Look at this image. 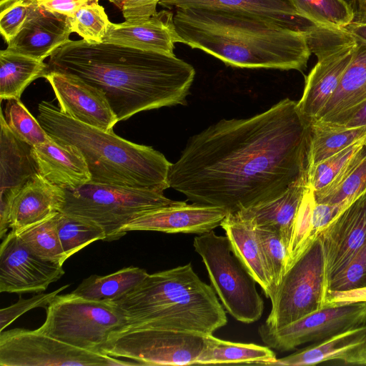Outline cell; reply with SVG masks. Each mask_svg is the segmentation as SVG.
<instances>
[{"mask_svg":"<svg viewBox=\"0 0 366 366\" xmlns=\"http://www.w3.org/2000/svg\"><path fill=\"white\" fill-rule=\"evenodd\" d=\"M310 139V124L286 98L191 137L168 184L193 203L237 212L277 197L307 172Z\"/></svg>","mask_w":366,"mask_h":366,"instance_id":"1","label":"cell"},{"mask_svg":"<svg viewBox=\"0 0 366 366\" xmlns=\"http://www.w3.org/2000/svg\"><path fill=\"white\" fill-rule=\"evenodd\" d=\"M47 64L49 71L76 75L101 89L119 122L141 112L185 104L195 76L194 67L175 54L84 39L70 40Z\"/></svg>","mask_w":366,"mask_h":366,"instance_id":"2","label":"cell"},{"mask_svg":"<svg viewBox=\"0 0 366 366\" xmlns=\"http://www.w3.org/2000/svg\"><path fill=\"white\" fill-rule=\"evenodd\" d=\"M174 22L179 43L231 66L302 71L312 54L308 31L250 12L178 8Z\"/></svg>","mask_w":366,"mask_h":366,"instance_id":"3","label":"cell"},{"mask_svg":"<svg viewBox=\"0 0 366 366\" xmlns=\"http://www.w3.org/2000/svg\"><path fill=\"white\" fill-rule=\"evenodd\" d=\"M38 112L37 120L49 136L79 149L92 182L159 192L169 187L172 163L152 147L76 121L51 102L39 103Z\"/></svg>","mask_w":366,"mask_h":366,"instance_id":"4","label":"cell"},{"mask_svg":"<svg viewBox=\"0 0 366 366\" xmlns=\"http://www.w3.org/2000/svg\"><path fill=\"white\" fill-rule=\"evenodd\" d=\"M112 302L125 317L126 325L204 336L227 323L214 289L199 277L191 263L149 274Z\"/></svg>","mask_w":366,"mask_h":366,"instance_id":"5","label":"cell"},{"mask_svg":"<svg viewBox=\"0 0 366 366\" xmlns=\"http://www.w3.org/2000/svg\"><path fill=\"white\" fill-rule=\"evenodd\" d=\"M61 212L89 219L106 233L105 241L120 239L122 228L139 213L179 201L163 192L89 182L76 189H64Z\"/></svg>","mask_w":366,"mask_h":366,"instance_id":"6","label":"cell"},{"mask_svg":"<svg viewBox=\"0 0 366 366\" xmlns=\"http://www.w3.org/2000/svg\"><path fill=\"white\" fill-rule=\"evenodd\" d=\"M193 246L227 312L243 323L257 321L264 311V301L256 281L232 252L228 237L212 230L196 236Z\"/></svg>","mask_w":366,"mask_h":366,"instance_id":"7","label":"cell"},{"mask_svg":"<svg viewBox=\"0 0 366 366\" xmlns=\"http://www.w3.org/2000/svg\"><path fill=\"white\" fill-rule=\"evenodd\" d=\"M125 325V317L112 302L90 300L71 292L50 302L38 330L77 347L100 352L109 335Z\"/></svg>","mask_w":366,"mask_h":366,"instance_id":"8","label":"cell"},{"mask_svg":"<svg viewBox=\"0 0 366 366\" xmlns=\"http://www.w3.org/2000/svg\"><path fill=\"white\" fill-rule=\"evenodd\" d=\"M327 292L326 261L319 236L285 273L263 324L280 328L320 310L326 305Z\"/></svg>","mask_w":366,"mask_h":366,"instance_id":"9","label":"cell"},{"mask_svg":"<svg viewBox=\"0 0 366 366\" xmlns=\"http://www.w3.org/2000/svg\"><path fill=\"white\" fill-rule=\"evenodd\" d=\"M204 344V335L132 325L112 332L100 352L124 358L139 365H194Z\"/></svg>","mask_w":366,"mask_h":366,"instance_id":"10","label":"cell"},{"mask_svg":"<svg viewBox=\"0 0 366 366\" xmlns=\"http://www.w3.org/2000/svg\"><path fill=\"white\" fill-rule=\"evenodd\" d=\"M307 34L311 52L317 61L305 77L302 96L297 107L311 124L335 92L357 41L345 29L315 26Z\"/></svg>","mask_w":366,"mask_h":366,"instance_id":"11","label":"cell"},{"mask_svg":"<svg viewBox=\"0 0 366 366\" xmlns=\"http://www.w3.org/2000/svg\"><path fill=\"white\" fill-rule=\"evenodd\" d=\"M1 366H127L135 362L67 344L39 330L0 332Z\"/></svg>","mask_w":366,"mask_h":366,"instance_id":"12","label":"cell"},{"mask_svg":"<svg viewBox=\"0 0 366 366\" xmlns=\"http://www.w3.org/2000/svg\"><path fill=\"white\" fill-rule=\"evenodd\" d=\"M363 325H366V302H360L325 305L280 328H270L262 323L258 333L267 347L287 352Z\"/></svg>","mask_w":366,"mask_h":366,"instance_id":"13","label":"cell"},{"mask_svg":"<svg viewBox=\"0 0 366 366\" xmlns=\"http://www.w3.org/2000/svg\"><path fill=\"white\" fill-rule=\"evenodd\" d=\"M64 274L63 266L33 253L11 229L0 247V292L38 293Z\"/></svg>","mask_w":366,"mask_h":366,"instance_id":"14","label":"cell"},{"mask_svg":"<svg viewBox=\"0 0 366 366\" xmlns=\"http://www.w3.org/2000/svg\"><path fill=\"white\" fill-rule=\"evenodd\" d=\"M44 78L64 114L103 131H113L119 121L101 89L71 74L50 71Z\"/></svg>","mask_w":366,"mask_h":366,"instance_id":"15","label":"cell"},{"mask_svg":"<svg viewBox=\"0 0 366 366\" xmlns=\"http://www.w3.org/2000/svg\"><path fill=\"white\" fill-rule=\"evenodd\" d=\"M227 213L222 207L179 201L139 213L122 228V232L157 231L200 234L221 226Z\"/></svg>","mask_w":366,"mask_h":366,"instance_id":"16","label":"cell"},{"mask_svg":"<svg viewBox=\"0 0 366 366\" xmlns=\"http://www.w3.org/2000/svg\"><path fill=\"white\" fill-rule=\"evenodd\" d=\"M320 237L329 283L366 241V189L321 232Z\"/></svg>","mask_w":366,"mask_h":366,"instance_id":"17","label":"cell"},{"mask_svg":"<svg viewBox=\"0 0 366 366\" xmlns=\"http://www.w3.org/2000/svg\"><path fill=\"white\" fill-rule=\"evenodd\" d=\"M71 32L70 17L50 11L36 1L6 49L44 61L70 41Z\"/></svg>","mask_w":366,"mask_h":366,"instance_id":"18","label":"cell"},{"mask_svg":"<svg viewBox=\"0 0 366 366\" xmlns=\"http://www.w3.org/2000/svg\"><path fill=\"white\" fill-rule=\"evenodd\" d=\"M0 237L9 228L10 204L21 187L36 174L37 169L31 154V147L19 139L0 114Z\"/></svg>","mask_w":366,"mask_h":366,"instance_id":"19","label":"cell"},{"mask_svg":"<svg viewBox=\"0 0 366 366\" xmlns=\"http://www.w3.org/2000/svg\"><path fill=\"white\" fill-rule=\"evenodd\" d=\"M31 154L37 172L56 186L76 189L91 182L86 162L74 145L49 136L44 143L31 147Z\"/></svg>","mask_w":366,"mask_h":366,"instance_id":"20","label":"cell"},{"mask_svg":"<svg viewBox=\"0 0 366 366\" xmlns=\"http://www.w3.org/2000/svg\"><path fill=\"white\" fill-rule=\"evenodd\" d=\"M178 41L174 12L167 10L157 11L147 20L140 22H111L103 39L105 43L169 55H174V44Z\"/></svg>","mask_w":366,"mask_h":366,"instance_id":"21","label":"cell"},{"mask_svg":"<svg viewBox=\"0 0 366 366\" xmlns=\"http://www.w3.org/2000/svg\"><path fill=\"white\" fill-rule=\"evenodd\" d=\"M65 201L64 189L38 172L13 198L8 213L9 227L19 231L61 212Z\"/></svg>","mask_w":366,"mask_h":366,"instance_id":"22","label":"cell"},{"mask_svg":"<svg viewBox=\"0 0 366 366\" xmlns=\"http://www.w3.org/2000/svg\"><path fill=\"white\" fill-rule=\"evenodd\" d=\"M307 186L306 172L277 197L236 213L254 227H267L277 231L287 254L297 211Z\"/></svg>","mask_w":366,"mask_h":366,"instance_id":"23","label":"cell"},{"mask_svg":"<svg viewBox=\"0 0 366 366\" xmlns=\"http://www.w3.org/2000/svg\"><path fill=\"white\" fill-rule=\"evenodd\" d=\"M232 252L270 300L275 289L254 226L237 213L228 212L221 224Z\"/></svg>","mask_w":366,"mask_h":366,"instance_id":"24","label":"cell"},{"mask_svg":"<svg viewBox=\"0 0 366 366\" xmlns=\"http://www.w3.org/2000/svg\"><path fill=\"white\" fill-rule=\"evenodd\" d=\"M159 5L169 9L200 7L240 10L305 31H310L317 26L299 12L292 0H160Z\"/></svg>","mask_w":366,"mask_h":366,"instance_id":"25","label":"cell"},{"mask_svg":"<svg viewBox=\"0 0 366 366\" xmlns=\"http://www.w3.org/2000/svg\"><path fill=\"white\" fill-rule=\"evenodd\" d=\"M365 342L366 325H363L316 342L291 355L276 359L268 365L306 366L337 360L345 364Z\"/></svg>","mask_w":366,"mask_h":366,"instance_id":"26","label":"cell"},{"mask_svg":"<svg viewBox=\"0 0 366 366\" xmlns=\"http://www.w3.org/2000/svg\"><path fill=\"white\" fill-rule=\"evenodd\" d=\"M357 41L339 85L314 122L325 121L366 100V43Z\"/></svg>","mask_w":366,"mask_h":366,"instance_id":"27","label":"cell"},{"mask_svg":"<svg viewBox=\"0 0 366 366\" xmlns=\"http://www.w3.org/2000/svg\"><path fill=\"white\" fill-rule=\"evenodd\" d=\"M276 359L275 352L267 346L223 340L209 334L204 336L203 347L194 365L241 363L268 365Z\"/></svg>","mask_w":366,"mask_h":366,"instance_id":"28","label":"cell"},{"mask_svg":"<svg viewBox=\"0 0 366 366\" xmlns=\"http://www.w3.org/2000/svg\"><path fill=\"white\" fill-rule=\"evenodd\" d=\"M48 64L6 49L0 51V99H20L35 79L44 77Z\"/></svg>","mask_w":366,"mask_h":366,"instance_id":"29","label":"cell"},{"mask_svg":"<svg viewBox=\"0 0 366 366\" xmlns=\"http://www.w3.org/2000/svg\"><path fill=\"white\" fill-rule=\"evenodd\" d=\"M149 275L137 267L121 269L107 275L92 274L82 280L72 293L94 301H115L137 286Z\"/></svg>","mask_w":366,"mask_h":366,"instance_id":"30","label":"cell"},{"mask_svg":"<svg viewBox=\"0 0 366 366\" xmlns=\"http://www.w3.org/2000/svg\"><path fill=\"white\" fill-rule=\"evenodd\" d=\"M366 189V147L328 186L314 192L317 203L350 205Z\"/></svg>","mask_w":366,"mask_h":366,"instance_id":"31","label":"cell"},{"mask_svg":"<svg viewBox=\"0 0 366 366\" xmlns=\"http://www.w3.org/2000/svg\"><path fill=\"white\" fill-rule=\"evenodd\" d=\"M366 137V127L343 129L310 124L307 169Z\"/></svg>","mask_w":366,"mask_h":366,"instance_id":"32","label":"cell"},{"mask_svg":"<svg viewBox=\"0 0 366 366\" xmlns=\"http://www.w3.org/2000/svg\"><path fill=\"white\" fill-rule=\"evenodd\" d=\"M59 212L43 221L15 232L22 242L36 255L63 266L66 259L57 232Z\"/></svg>","mask_w":366,"mask_h":366,"instance_id":"33","label":"cell"},{"mask_svg":"<svg viewBox=\"0 0 366 366\" xmlns=\"http://www.w3.org/2000/svg\"><path fill=\"white\" fill-rule=\"evenodd\" d=\"M56 227L66 259L92 242L105 240L107 237L104 230L94 222L61 212L58 213Z\"/></svg>","mask_w":366,"mask_h":366,"instance_id":"34","label":"cell"},{"mask_svg":"<svg viewBox=\"0 0 366 366\" xmlns=\"http://www.w3.org/2000/svg\"><path fill=\"white\" fill-rule=\"evenodd\" d=\"M3 114L15 137L31 147L44 143L49 139V134L20 99L6 100Z\"/></svg>","mask_w":366,"mask_h":366,"instance_id":"35","label":"cell"},{"mask_svg":"<svg viewBox=\"0 0 366 366\" xmlns=\"http://www.w3.org/2000/svg\"><path fill=\"white\" fill-rule=\"evenodd\" d=\"M315 202L314 190L307 186L295 221L287 250L286 272L313 242L310 240V234L312 228V212Z\"/></svg>","mask_w":366,"mask_h":366,"instance_id":"36","label":"cell"},{"mask_svg":"<svg viewBox=\"0 0 366 366\" xmlns=\"http://www.w3.org/2000/svg\"><path fill=\"white\" fill-rule=\"evenodd\" d=\"M72 32H76L88 43L103 42L111 21L103 6L93 3L81 7L71 17Z\"/></svg>","mask_w":366,"mask_h":366,"instance_id":"37","label":"cell"},{"mask_svg":"<svg viewBox=\"0 0 366 366\" xmlns=\"http://www.w3.org/2000/svg\"><path fill=\"white\" fill-rule=\"evenodd\" d=\"M366 137L307 169L308 186L314 192L328 186L365 146Z\"/></svg>","mask_w":366,"mask_h":366,"instance_id":"38","label":"cell"},{"mask_svg":"<svg viewBox=\"0 0 366 366\" xmlns=\"http://www.w3.org/2000/svg\"><path fill=\"white\" fill-rule=\"evenodd\" d=\"M254 227L276 290L286 272V247L275 229L267 227Z\"/></svg>","mask_w":366,"mask_h":366,"instance_id":"39","label":"cell"},{"mask_svg":"<svg viewBox=\"0 0 366 366\" xmlns=\"http://www.w3.org/2000/svg\"><path fill=\"white\" fill-rule=\"evenodd\" d=\"M366 287V241L347 266L328 283V291L341 292Z\"/></svg>","mask_w":366,"mask_h":366,"instance_id":"40","label":"cell"},{"mask_svg":"<svg viewBox=\"0 0 366 366\" xmlns=\"http://www.w3.org/2000/svg\"><path fill=\"white\" fill-rule=\"evenodd\" d=\"M69 285L49 293H40L29 299L19 298V301L0 310V332L4 331L16 318L36 307H46Z\"/></svg>","mask_w":366,"mask_h":366,"instance_id":"41","label":"cell"},{"mask_svg":"<svg viewBox=\"0 0 366 366\" xmlns=\"http://www.w3.org/2000/svg\"><path fill=\"white\" fill-rule=\"evenodd\" d=\"M37 0H19L0 14V31L8 44L22 28L31 6Z\"/></svg>","mask_w":366,"mask_h":366,"instance_id":"42","label":"cell"},{"mask_svg":"<svg viewBox=\"0 0 366 366\" xmlns=\"http://www.w3.org/2000/svg\"><path fill=\"white\" fill-rule=\"evenodd\" d=\"M312 124L331 129L366 127V100L325 121Z\"/></svg>","mask_w":366,"mask_h":366,"instance_id":"43","label":"cell"},{"mask_svg":"<svg viewBox=\"0 0 366 366\" xmlns=\"http://www.w3.org/2000/svg\"><path fill=\"white\" fill-rule=\"evenodd\" d=\"M123 14L127 21L140 22L147 20L157 12L160 0H109Z\"/></svg>","mask_w":366,"mask_h":366,"instance_id":"44","label":"cell"},{"mask_svg":"<svg viewBox=\"0 0 366 366\" xmlns=\"http://www.w3.org/2000/svg\"><path fill=\"white\" fill-rule=\"evenodd\" d=\"M347 206L349 205L315 202L312 212L310 240L314 242Z\"/></svg>","mask_w":366,"mask_h":366,"instance_id":"45","label":"cell"},{"mask_svg":"<svg viewBox=\"0 0 366 366\" xmlns=\"http://www.w3.org/2000/svg\"><path fill=\"white\" fill-rule=\"evenodd\" d=\"M99 0H37L39 6L55 13L71 17L82 6Z\"/></svg>","mask_w":366,"mask_h":366,"instance_id":"46","label":"cell"},{"mask_svg":"<svg viewBox=\"0 0 366 366\" xmlns=\"http://www.w3.org/2000/svg\"><path fill=\"white\" fill-rule=\"evenodd\" d=\"M366 302V287L341 292H327L326 305Z\"/></svg>","mask_w":366,"mask_h":366,"instance_id":"47","label":"cell"},{"mask_svg":"<svg viewBox=\"0 0 366 366\" xmlns=\"http://www.w3.org/2000/svg\"><path fill=\"white\" fill-rule=\"evenodd\" d=\"M299 12L310 22L317 26L328 27L326 26L313 0H292Z\"/></svg>","mask_w":366,"mask_h":366,"instance_id":"48","label":"cell"},{"mask_svg":"<svg viewBox=\"0 0 366 366\" xmlns=\"http://www.w3.org/2000/svg\"><path fill=\"white\" fill-rule=\"evenodd\" d=\"M355 39L366 43V21H352L345 28Z\"/></svg>","mask_w":366,"mask_h":366,"instance_id":"49","label":"cell"},{"mask_svg":"<svg viewBox=\"0 0 366 366\" xmlns=\"http://www.w3.org/2000/svg\"><path fill=\"white\" fill-rule=\"evenodd\" d=\"M354 21H366V0H351Z\"/></svg>","mask_w":366,"mask_h":366,"instance_id":"50","label":"cell"},{"mask_svg":"<svg viewBox=\"0 0 366 366\" xmlns=\"http://www.w3.org/2000/svg\"><path fill=\"white\" fill-rule=\"evenodd\" d=\"M345 365H366V342L361 349L347 360Z\"/></svg>","mask_w":366,"mask_h":366,"instance_id":"51","label":"cell"},{"mask_svg":"<svg viewBox=\"0 0 366 366\" xmlns=\"http://www.w3.org/2000/svg\"><path fill=\"white\" fill-rule=\"evenodd\" d=\"M19 0H0V11L2 12Z\"/></svg>","mask_w":366,"mask_h":366,"instance_id":"52","label":"cell"},{"mask_svg":"<svg viewBox=\"0 0 366 366\" xmlns=\"http://www.w3.org/2000/svg\"><path fill=\"white\" fill-rule=\"evenodd\" d=\"M365 146L366 147V139H365Z\"/></svg>","mask_w":366,"mask_h":366,"instance_id":"53","label":"cell"}]
</instances>
